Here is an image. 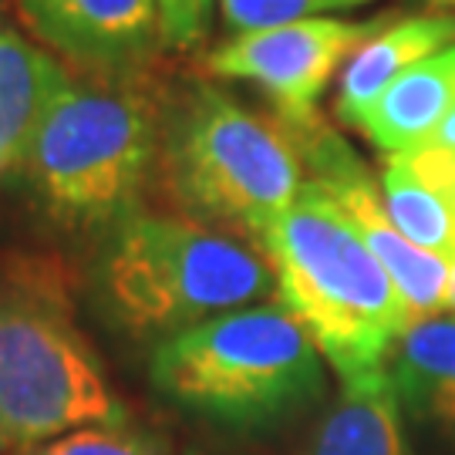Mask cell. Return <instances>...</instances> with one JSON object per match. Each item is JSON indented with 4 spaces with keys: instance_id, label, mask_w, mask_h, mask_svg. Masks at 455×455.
I'll use <instances>...</instances> for the list:
<instances>
[{
    "instance_id": "7402d4cb",
    "label": "cell",
    "mask_w": 455,
    "mask_h": 455,
    "mask_svg": "<svg viewBox=\"0 0 455 455\" xmlns=\"http://www.w3.org/2000/svg\"><path fill=\"white\" fill-rule=\"evenodd\" d=\"M435 4H439V7H452L455 11V0H435Z\"/></svg>"
},
{
    "instance_id": "9c48e42d",
    "label": "cell",
    "mask_w": 455,
    "mask_h": 455,
    "mask_svg": "<svg viewBox=\"0 0 455 455\" xmlns=\"http://www.w3.org/2000/svg\"><path fill=\"white\" fill-rule=\"evenodd\" d=\"M20 24L68 68H156L165 41L159 0H14Z\"/></svg>"
},
{
    "instance_id": "d6986e66",
    "label": "cell",
    "mask_w": 455,
    "mask_h": 455,
    "mask_svg": "<svg viewBox=\"0 0 455 455\" xmlns=\"http://www.w3.org/2000/svg\"><path fill=\"white\" fill-rule=\"evenodd\" d=\"M212 4H220V0H159L169 48L176 51L196 48L206 37Z\"/></svg>"
},
{
    "instance_id": "5bb4252c",
    "label": "cell",
    "mask_w": 455,
    "mask_h": 455,
    "mask_svg": "<svg viewBox=\"0 0 455 455\" xmlns=\"http://www.w3.org/2000/svg\"><path fill=\"white\" fill-rule=\"evenodd\" d=\"M68 65L14 28H0V180L17 172Z\"/></svg>"
},
{
    "instance_id": "8992f818",
    "label": "cell",
    "mask_w": 455,
    "mask_h": 455,
    "mask_svg": "<svg viewBox=\"0 0 455 455\" xmlns=\"http://www.w3.org/2000/svg\"><path fill=\"white\" fill-rule=\"evenodd\" d=\"M129 411L48 257H0V455Z\"/></svg>"
},
{
    "instance_id": "30bf717a",
    "label": "cell",
    "mask_w": 455,
    "mask_h": 455,
    "mask_svg": "<svg viewBox=\"0 0 455 455\" xmlns=\"http://www.w3.org/2000/svg\"><path fill=\"white\" fill-rule=\"evenodd\" d=\"M455 44V11H422V14L385 17L381 28L361 44L338 75L334 115L344 125H358L408 68Z\"/></svg>"
},
{
    "instance_id": "277c9868",
    "label": "cell",
    "mask_w": 455,
    "mask_h": 455,
    "mask_svg": "<svg viewBox=\"0 0 455 455\" xmlns=\"http://www.w3.org/2000/svg\"><path fill=\"white\" fill-rule=\"evenodd\" d=\"M148 381L169 405L240 435L287 428L327 391L324 355L276 297L156 344Z\"/></svg>"
},
{
    "instance_id": "7c38bea8",
    "label": "cell",
    "mask_w": 455,
    "mask_h": 455,
    "mask_svg": "<svg viewBox=\"0 0 455 455\" xmlns=\"http://www.w3.org/2000/svg\"><path fill=\"white\" fill-rule=\"evenodd\" d=\"M449 115H455V44L408 68L355 129L385 156H398L428 142Z\"/></svg>"
},
{
    "instance_id": "9a60e30c",
    "label": "cell",
    "mask_w": 455,
    "mask_h": 455,
    "mask_svg": "<svg viewBox=\"0 0 455 455\" xmlns=\"http://www.w3.org/2000/svg\"><path fill=\"white\" fill-rule=\"evenodd\" d=\"M381 196L395 227L415 246L455 263V196L419 180L398 156L385 159Z\"/></svg>"
},
{
    "instance_id": "ffe728a7",
    "label": "cell",
    "mask_w": 455,
    "mask_h": 455,
    "mask_svg": "<svg viewBox=\"0 0 455 455\" xmlns=\"http://www.w3.org/2000/svg\"><path fill=\"white\" fill-rule=\"evenodd\" d=\"M445 310H452V317H455V263H452V276H449V297H445Z\"/></svg>"
},
{
    "instance_id": "8fae6325",
    "label": "cell",
    "mask_w": 455,
    "mask_h": 455,
    "mask_svg": "<svg viewBox=\"0 0 455 455\" xmlns=\"http://www.w3.org/2000/svg\"><path fill=\"white\" fill-rule=\"evenodd\" d=\"M391 388L402 415L455 455V317L415 321L388 361Z\"/></svg>"
},
{
    "instance_id": "44dd1931",
    "label": "cell",
    "mask_w": 455,
    "mask_h": 455,
    "mask_svg": "<svg viewBox=\"0 0 455 455\" xmlns=\"http://www.w3.org/2000/svg\"><path fill=\"white\" fill-rule=\"evenodd\" d=\"M186 455H243V452H210V449H193V452Z\"/></svg>"
},
{
    "instance_id": "5b68a950",
    "label": "cell",
    "mask_w": 455,
    "mask_h": 455,
    "mask_svg": "<svg viewBox=\"0 0 455 455\" xmlns=\"http://www.w3.org/2000/svg\"><path fill=\"white\" fill-rule=\"evenodd\" d=\"M260 246L274 263L276 300L307 327L338 381L364 385L388 374L391 351L415 321L338 203L307 180Z\"/></svg>"
},
{
    "instance_id": "2e32d148",
    "label": "cell",
    "mask_w": 455,
    "mask_h": 455,
    "mask_svg": "<svg viewBox=\"0 0 455 455\" xmlns=\"http://www.w3.org/2000/svg\"><path fill=\"white\" fill-rule=\"evenodd\" d=\"M11 455H176V449L159 428L125 419L108 425H84Z\"/></svg>"
},
{
    "instance_id": "4fadbf2b",
    "label": "cell",
    "mask_w": 455,
    "mask_h": 455,
    "mask_svg": "<svg viewBox=\"0 0 455 455\" xmlns=\"http://www.w3.org/2000/svg\"><path fill=\"white\" fill-rule=\"evenodd\" d=\"M300 455H415L388 374L364 385H341Z\"/></svg>"
},
{
    "instance_id": "e0dca14e",
    "label": "cell",
    "mask_w": 455,
    "mask_h": 455,
    "mask_svg": "<svg viewBox=\"0 0 455 455\" xmlns=\"http://www.w3.org/2000/svg\"><path fill=\"white\" fill-rule=\"evenodd\" d=\"M371 0H220V14L233 34L310 20V17H331L334 11H351Z\"/></svg>"
},
{
    "instance_id": "7a4b0ae2",
    "label": "cell",
    "mask_w": 455,
    "mask_h": 455,
    "mask_svg": "<svg viewBox=\"0 0 455 455\" xmlns=\"http://www.w3.org/2000/svg\"><path fill=\"white\" fill-rule=\"evenodd\" d=\"M152 189L186 220L260 243L307 189L304 146L274 112L189 78L165 92Z\"/></svg>"
},
{
    "instance_id": "ac0fdd59",
    "label": "cell",
    "mask_w": 455,
    "mask_h": 455,
    "mask_svg": "<svg viewBox=\"0 0 455 455\" xmlns=\"http://www.w3.org/2000/svg\"><path fill=\"white\" fill-rule=\"evenodd\" d=\"M398 159L428 186L455 196V115L442 122V129L422 146L398 152Z\"/></svg>"
},
{
    "instance_id": "ba28073f",
    "label": "cell",
    "mask_w": 455,
    "mask_h": 455,
    "mask_svg": "<svg viewBox=\"0 0 455 455\" xmlns=\"http://www.w3.org/2000/svg\"><path fill=\"white\" fill-rule=\"evenodd\" d=\"M304 146V165L307 180L321 186L338 210L347 216V223L358 229V236L368 243L378 263L388 270L391 283L398 287L411 321L439 317L449 297V276L452 263L415 246L388 216L381 180H374L371 169L351 152V146L334 132L324 118L310 129H300Z\"/></svg>"
},
{
    "instance_id": "3957f363",
    "label": "cell",
    "mask_w": 455,
    "mask_h": 455,
    "mask_svg": "<svg viewBox=\"0 0 455 455\" xmlns=\"http://www.w3.org/2000/svg\"><path fill=\"white\" fill-rule=\"evenodd\" d=\"M88 280L115 331L156 344L276 297L274 263L257 240L152 210L101 236Z\"/></svg>"
},
{
    "instance_id": "52a82bcc",
    "label": "cell",
    "mask_w": 455,
    "mask_h": 455,
    "mask_svg": "<svg viewBox=\"0 0 455 455\" xmlns=\"http://www.w3.org/2000/svg\"><path fill=\"white\" fill-rule=\"evenodd\" d=\"M381 20L310 17L260 31H240L203 58V71L210 78L260 88L276 118H283L293 132L310 129L321 122L317 101L327 84L381 28Z\"/></svg>"
},
{
    "instance_id": "6da1fadb",
    "label": "cell",
    "mask_w": 455,
    "mask_h": 455,
    "mask_svg": "<svg viewBox=\"0 0 455 455\" xmlns=\"http://www.w3.org/2000/svg\"><path fill=\"white\" fill-rule=\"evenodd\" d=\"M165 92L156 68H68L17 165L24 193L51 227L105 236L146 210L142 199L159 165Z\"/></svg>"
}]
</instances>
